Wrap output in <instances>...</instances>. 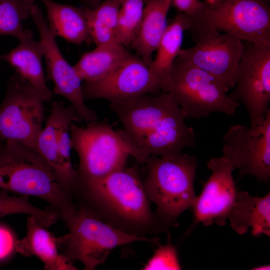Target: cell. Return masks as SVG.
<instances>
[{"instance_id": "19", "label": "cell", "mask_w": 270, "mask_h": 270, "mask_svg": "<svg viewBox=\"0 0 270 270\" xmlns=\"http://www.w3.org/2000/svg\"><path fill=\"white\" fill-rule=\"evenodd\" d=\"M232 230L242 235L250 230L254 236H270V192L262 197L236 192L228 216Z\"/></svg>"}, {"instance_id": "20", "label": "cell", "mask_w": 270, "mask_h": 270, "mask_svg": "<svg viewBox=\"0 0 270 270\" xmlns=\"http://www.w3.org/2000/svg\"><path fill=\"white\" fill-rule=\"evenodd\" d=\"M171 0H144L142 20L130 47L150 66L152 55L167 26Z\"/></svg>"}, {"instance_id": "25", "label": "cell", "mask_w": 270, "mask_h": 270, "mask_svg": "<svg viewBox=\"0 0 270 270\" xmlns=\"http://www.w3.org/2000/svg\"><path fill=\"white\" fill-rule=\"evenodd\" d=\"M29 196H11L8 192L0 189V218L8 214H23L33 217L42 226L48 228L60 218L54 210H44L33 206Z\"/></svg>"}, {"instance_id": "23", "label": "cell", "mask_w": 270, "mask_h": 270, "mask_svg": "<svg viewBox=\"0 0 270 270\" xmlns=\"http://www.w3.org/2000/svg\"><path fill=\"white\" fill-rule=\"evenodd\" d=\"M192 20V16L180 13L168 24L156 48V58L150 66L162 82L181 50L184 32L188 30Z\"/></svg>"}, {"instance_id": "7", "label": "cell", "mask_w": 270, "mask_h": 270, "mask_svg": "<svg viewBox=\"0 0 270 270\" xmlns=\"http://www.w3.org/2000/svg\"><path fill=\"white\" fill-rule=\"evenodd\" d=\"M75 123L70 134L71 148L79 158L76 184L97 180L126 166L130 151L111 124L98 120L86 126Z\"/></svg>"}, {"instance_id": "5", "label": "cell", "mask_w": 270, "mask_h": 270, "mask_svg": "<svg viewBox=\"0 0 270 270\" xmlns=\"http://www.w3.org/2000/svg\"><path fill=\"white\" fill-rule=\"evenodd\" d=\"M65 224L68 232L58 238L59 249L69 260L80 262L84 270H94L104 264L112 250L118 246L136 242L155 245L160 242V238L156 236L124 233L78 206Z\"/></svg>"}, {"instance_id": "4", "label": "cell", "mask_w": 270, "mask_h": 270, "mask_svg": "<svg viewBox=\"0 0 270 270\" xmlns=\"http://www.w3.org/2000/svg\"><path fill=\"white\" fill-rule=\"evenodd\" d=\"M142 173L146 192L156 206V214L168 230L178 225L179 216L191 208L196 196L194 183L198 162L194 156L183 152L150 155Z\"/></svg>"}, {"instance_id": "16", "label": "cell", "mask_w": 270, "mask_h": 270, "mask_svg": "<svg viewBox=\"0 0 270 270\" xmlns=\"http://www.w3.org/2000/svg\"><path fill=\"white\" fill-rule=\"evenodd\" d=\"M50 120L46 123L38 137V153L49 164L62 184L67 188L76 185L78 174L70 157V128Z\"/></svg>"}, {"instance_id": "27", "label": "cell", "mask_w": 270, "mask_h": 270, "mask_svg": "<svg viewBox=\"0 0 270 270\" xmlns=\"http://www.w3.org/2000/svg\"><path fill=\"white\" fill-rule=\"evenodd\" d=\"M144 0H124L118 12L115 39L126 47L135 38L142 18Z\"/></svg>"}, {"instance_id": "21", "label": "cell", "mask_w": 270, "mask_h": 270, "mask_svg": "<svg viewBox=\"0 0 270 270\" xmlns=\"http://www.w3.org/2000/svg\"><path fill=\"white\" fill-rule=\"evenodd\" d=\"M40 0L46 8L48 25L56 36L75 44L92 42L84 8Z\"/></svg>"}, {"instance_id": "10", "label": "cell", "mask_w": 270, "mask_h": 270, "mask_svg": "<svg viewBox=\"0 0 270 270\" xmlns=\"http://www.w3.org/2000/svg\"><path fill=\"white\" fill-rule=\"evenodd\" d=\"M193 17L242 41L270 44V8L266 0H220L206 4Z\"/></svg>"}, {"instance_id": "6", "label": "cell", "mask_w": 270, "mask_h": 270, "mask_svg": "<svg viewBox=\"0 0 270 270\" xmlns=\"http://www.w3.org/2000/svg\"><path fill=\"white\" fill-rule=\"evenodd\" d=\"M229 90L208 72L176 59L162 82V90L171 94L186 118L198 120L214 112L234 115L240 104L226 94Z\"/></svg>"}, {"instance_id": "29", "label": "cell", "mask_w": 270, "mask_h": 270, "mask_svg": "<svg viewBox=\"0 0 270 270\" xmlns=\"http://www.w3.org/2000/svg\"><path fill=\"white\" fill-rule=\"evenodd\" d=\"M16 240L14 233L10 228L0 224V262L9 258L16 252Z\"/></svg>"}, {"instance_id": "26", "label": "cell", "mask_w": 270, "mask_h": 270, "mask_svg": "<svg viewBox=\"0 0 270 270\" xmlns=\"http://www.w3.org/2000/svg\"><path fill=\"white\" fill-rule=\"evenodd\" d=\"M35 0H0V35L14 36L18 40L26 30L22 22L30 16Z\"/></svg>"}, {"instance_id": "17", "label": "cell", "mask_w": 270, "mask_h": 270, "mask_svg": "<svg viewBox=\"0 0 270 270\" xmlns=\"http://www.w3.org/2000/svg\"><path fill=\"white\" fill-rule=\"evenodd\" d=\"M19 44L0 58L14 68L16 72L35 87L44 102L51 100L53 92L48 86L42 64L44 50L40 40L34 38L31 30H26L18 40Z\"/></svg>"}, {"instance_id": "14", "label": "cell", "mask_w": 270, "mask_h": 270, "mask_svg": "<svg viewBox=\"0 0 270 270\" xmlns=\"http://www.w3.org/2000/svg\"><path fill=\"white\" fill-rule=\"evenodd\" d=\"M30 16L40 34L48 76L54 85L53 93L68 100L86 123L98 120L96 112L84 102L82 81L74 66H70L62 56L58 46L55 34L50 28L42 10L35 4Z\"/></svg>"}, {"instance_id": "8", "label": "cell", "mask_w": 270, "mask_h": 270, "mask_svg": "<svg viewBox=\"0 0 270 270\" xmlns=\"http://www.w3.org/2000/svg\"><path fill=\"white\" fill-rule=\"evenodd\" d=\"M188 29L194 45L181 49L176 60L189 62L208 72L229 89L234 88L244 48L242 41L221 34L208 22L196 20Z\"/></svg>"}, {"instance_id": "12", "label": "cell", "mask_w": 270, "mask_h": 270, "mask_svg": "<svg viewBox=\"0 0 270 270\" xmlns=\"http://www.w3.org/2000/svg\"><path fill=\"white\" fill-rule=\"evenodd\" d=\"M222 140L223 156L238 170L240 176H250L268 184L270 178V110L262 124L254 127L232 126Z\"/></svg>"}, {"instance_id": "2", "label": "cell", "mask_w": 270, "mask_h": 270, "mask_svg": "<svg viewBox=\"0 0 270 270\" xmlns=\"http://www.w3.org/2000/svg\"><path fill=\"white\" fill-rule=\"evenodd\" d=\"M72 198L78 206L124 233L148 236L168 230L152 209L138 165L77 183Z\"/></svg>"}, {"instance_id": "28", "label": "cell", "mask_w": 270, "mask_h": 270, "mask_svg": "<svg viewBox=\"0 0 270 270\" xmlns=\"http://www.w3.org/2000/svg\"><path fill=\"white\" fill-rule=\"evenodd\" d=\"M154 254L144 264L142 270H171L182 269L177 250L170 242L164 245L158 243Z\"/></svg>"}, {"instance_id": "13", "label": "cell", "mask_w": 270, "mask_h": 270, "mask_svg": "<svg viewBox=\"0 0 270 270\" xmlns=\"http://www.w3.org/2000/svg\"><path fill=\"white\" fill-rule=\"evenodd\" d=\"M162 84L149 66L140 56L130 54L104 77L84 82L82 93L84 100L99 98L121 102L160 92Z\"/></svg>"}, {"instance_id": "9", "label": "cell", "mask_w": 270, "mask_h": 270, "mask_svg": "<svg viewBox=\"0 0 270 270\" xmlns=\"http://www.w3.org/2000/svg\"><path fill=\"white\" fill-rule=\"evenodd\" d=\"M44 102L35 87L16 72L12 74L0 105V140L16 141L38 152Z\"/></svg>"}, {"instance_id": "15", "label": "cell", "mask_w": 270, "mask_h": 270, "mask_svg": "<svg viewBox=\"0 0 270 270\" xmlns=\"http://www.w3.org/2000/svg\"><path fill=\"white\" fill-rule=\"evenodd\" d=\"M206 166L211 174L192 208L194 224L222 226L226 223L236 194L232 176L234 168L223 156L211 158Z\"/></svg>"}, {"instance_id": "22", "label": "cell", "mask_w": 270, "mask_h": 270, "mask_svg": "<svg viewBox=\"0 0 270 270\" xmlns=\"http://www.w3.org/2000/svg\"><path fill=\"white\" fill-rule=\"evenodd\" d=\"M130 54L116 42L100 45L84 54L74 67L82 82H94L109 74Z\"/></svg>"}, {"instance_id": "3", "label": "cell", "mask_w": 270, "mask_h": 270, "mask_svg": "<svg viewBox=\"0 0 270 270\" xmlns=\"http://www.w3.org/2000/svg\"><path fill=\"white\" fill-rule=\"evenodd\" d=\"M0 189L42 199L64 222L78 208L44 158L13 140H0Z\"/></svg>"}, {"instance_id": "32", "label": "cell", "mask_w": 270, "mask_h": 270, "mask_svg": "<svg viewBox=\"0 0 270 270\" xmlns=\"http://www.w3.org/2000/svg\"><path fill=\"white\" fill-rule=\"evenodd\" d=\"M220 0H204V2L208 4H212L216 3Z\"/></svg>"}, {"instance_id": "11", "label": "cell", "mask_w": 270, "mask_h": 270, "mask_svg": "<svg viewBox=\"0 0 270 270\" xmlns=\"http://www.w3.org/2000/svg\"><path fill=\"white\" fill-rule=\"evenodd\" d=\"M234 88L228 96L245 106L250 126L262 124L270 110V44L246 42Z\"/></svg>"}, {"instance_id": "18", "label": "cell", "mask_w": 270, "mask_h": 270, "mask_svg": "<svg viewBox=\"0 0 270 270\" xmlns=\"http://www.w3.org/2000/svg\"><path fill=\"white\" fill-rule=\"evenodd\" d=\"M26 233L16 242V252L24 256H34L46 270H76L78 268L59 252L58 238L39 224L31 216L26 218Z\"/></svg>"}, {"instance_id": "31", "label": "cell", "mask_w": 270, "mask_h": 270, "mask_svg": "<svg viewBox=\"0 0 270 270\" xmlns=\"http://www.w3.org/2000/svg\"><path fill=\"white\" fill-rule=\"evenodd\" d=\"M270 265H262L258 266H256L252 268V270H270Z\"/></svg>"}, {"instance_id": "1", "label": "cell", "mask_w": 270, "mask_h": 270, "mask_svg": "<svg viewBox=\"0 0 270 270\" xmlns=\"http://www.w3.org/2000/svg\"><path fill=\"white\" fill-rule=\"evenodd\" d=\"M123 126L118 130L130 156L143 164L150 155L164 156L195 146L196 137L172 96L164 92L110 102Z\"/></svg>"}, {"instance_id": "24", "label": "cell", "mask_w": 270, "mask_h": 270, "mask_svg": "<svg viewBox=\"0 0 270 270\" xmlns=\"http://www.w3.org/2000/svg\"><path fill=\"white\" fill-rule=\"evenodd\" d=\"M124 0H105L84 10L92 42L96 46L116 42L115 39L119 10Z\"/></svg>"}, {"instance_id": "30", "label": "cell", "mask_w": 270, "mask_h": 270, "mask_svg": "<svg viewBox=\"0 0 270 270\" xmlns=\"http://www.w3.org/2000/svg\"><path fill=\"white\" fill-rule=\"evenodd\" d=\"M172 6L180 13L195 16L205 8L206 3L200 0H171Z\"/></svg>"}]
</instances>
